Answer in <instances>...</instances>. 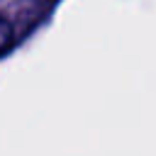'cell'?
<instances>
[{
  "mask_svg": "<svg viewBox=\"0 0 156 156\" xmlns=\"http://www.w3.org/2000/svg\"><path fill=\"white\" fill-rule=\"evenodd\" d=\"M12 37H15V29H12L10 20L0 17V51H5V49L12 44Z\"/></svg>",
  "mask_w": 156,
  "mask_h": 156,
  "instance_id": "6da1fadb",
  "label": "cell"
}]
</instances>
